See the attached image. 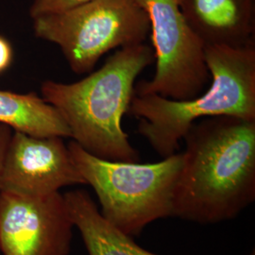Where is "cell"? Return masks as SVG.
Listing matches in <instances>:
<instances>
[{
  "mask_svg": "<svg viewBox=\"0 0 255 255\" xmlns=\"http://www.w3.org/2000/svg\"><path fill=\"white\" fill-rule=\"evenodd\" d=\"M173 217L200 224L235 219L255 201V120L214 117L185 136Z\"/></svg>",
  "mask_w": 255,
  "mask_h": 255,
  "instance_id": "obj_1",
  "label": "cell"
},
{
  "mask_svg": "<svg viewBox=\"0 0 255 255\" xmlns=\"http://www.w3.org/2000/svg\"><path fill=\"white\" fill-rule=\"evenodd\" d=\"M155 61L145 43L119 48L105 64L80 82L46 81L42 98L58 110L71 138L88 153L101 159L137 163L140 155L122 127L141 72Z\"/></svg>",
  "mask_w": 255,
  "mask_h": 255,
  "instance_id": "obj_2",
  "label": "cell"
},
{
  "mask_svg": "<svg viewBox=\"0 0 255 255\" xmlns=\"http://www.w3.org/2000/svg\"><path fill=\"white\" fill-rule=\"evenodd\" d=\"M211 84L203 94L175 101L134 93L128 113L139 119L137 132L166 158L177 153L192 125L214 117L255 120V46H204Z\"/></svg>",
  "mask_w": 255,
  "mask_h": 255,
  "instance_id": "obj_3",
  "label": "cell"
},
{
  "mask_svg": "<svg viewBox=\"0 0 255 255\" xmlns=\"http://www.w3.org/2000/svg\"><path fill=\"white\" fill-rule=\"evenodd\" d=\"M67 147L85 183L96 193L102 217L122 233L136 237L155 220L173 217L182 152L139 164L101 159L73 140Z\"/></svg>",
  "mask_w": 255,
  "mask_h": 255,
  "instance_id": "obj_4",
  "label": "cell"
},
{
  "mask_svg": "<svg viewBox=\"0 0 255 255\" xmlns=\"http://www.w3.org/2000/svg\"><path fill=\"white\" fill-rule=\"evenodd\" d=\"M38 38L60 46L74 73H89L113 49L143 44L150 32L136 0H92L33 19Z\"/></svg>",
  "mask_w": 255,
  "mask_h": 255,
  "instance_id": "obj_5",
  "label": "cell"
},
{
  "mask_svg": "<svg viewBox=\"0 0 255 255\" xmlns=\"http://www.w3.org/2000/svg\"><path fill=\"white\" fill-rule=\"evenodd\" d=\"M149 19L156 69L150 81L134 86L137 94H156L175 101L201 94L211 81L204 45L193 32L180 0H136Z\"/></svg>",
  "mask_w": 255,
  "mask_h": 255,
  "instance_id": "obj_6",
  "label": "cell"
},
{
  "mask_svg": "<svg viewBox=\"0 0 255 255\" xmlns=\"http://www.w3.org/2000/svg\"><path fill=\"white\" fill-rule=\"evenodd\" d=\"M73 228L60 192L43 197L0 192L2 255H68Z\"/></svg>",
  "mask_w": 255,
  "mask_h": 255,
  "instance_id": "obj_7",
  "label": "cell"
},
{
  "mask_svg": "<svg viewBox=\"0 0 255 255\" xmlns=\"http://www.w3.org/2000/svg\"><path fill=\"white\" fill-rule=\"evenodd\" d=\"M77 184L86 183L62 137L11 134L0 170V192L43 197Z\"/></svg>",
  "mask_w": 255,
  "mask_h": 255,
  "instance_id": "obj_8",
  "label": "cell"
},
{
  "mask_svg": "<svg viewBox=\"0 0 255 255\" xmlns=\"http://www.w3.org/2000/svg\"><path fill=\"white\" fill-rule=\"evenodd\" d=\"M193 32L205 46H255V0H180Z\"/></svg>",
  "mask_w": 255,
  "mask_h": 255,
  "instance_id": "obj_9",
  "label": "cell"
},
{
  "mask_svg": "<svg viewBox=\"0 0 255 255\" xmlns=\"http://www.w3.org/2000/svg\"><path fill=\"white\" fill-rule=\"evenodd\" d=\"M74 227L80 231L89 255H159L138 246L131 237L102 217L89 193L82 189L64 195Z\"/></svg>",
  "mask_w": 255,
  "mask_h": 255,
  "instance_id": "obj_10",
  "label": "cell"
},
{
  "mask_svg": "<svg viewBox=\"0 0 255 255\" xmlns=\"http://www.w3.org/2000/svg\"><path fill=\"white\" fill-rule=\"evenodd\" d=\"M0 124L35 137H71L58 110L36 94L0 91Z\"/></svg>",
  "mask_w": 255,
  "mask_h": 255,
  "instance_id": "obj_11",
  "label": "cell"
},
{
  "mask_svg": "<svg viewBox=\"0 0 255 255\" xmlns=\"http://www.w3.org/2000/svg\"><path fill=\"white\" fill-rule=\"evenodd\" d=\"M89 1L92 0H34L29 9V14L31 18L34 19L46 14L61 12Z\"/></svg>",
  "mask_w": 255,
  "mask_h": 255,
  "instance_id": "obj_12",
  "label": "cell"
},
{
  "mask_svg": "<svg viewBox=\"0 0 255 255\" xmlns=\"http://www.w3.org/2000/svg\"><path fill=\"white\" fill-rule=\"evenodd\" d=\"M11 47L9 42L0 36V73L8 68L11 61Z\"/></svg>",
  "mask_w": 255,
  "mask_h": 255,
  "instance_id": "obj_13",
  "label": "cell"
},
{
  "mask_svg": "<svg viewBox=\"0 0 255 255\" xmlns=\"http://www.w3.org/2000/svg\"><path fill=\"white\" fill-rule=\"evenodd\" d=\"M10 137H11L10 128L3 124H0V170L2 167L7 148L9 146Z\"/></svg>",
  "mask_w": 255,
  "mask_h": 255,
  "instance_id": "obj_14",
  "label": "cell"
},
{
  "mask_svg": "<svg viewBox=\"0 0 255 255\" xmlns=\"http://www.w3.org/2000/svg\"><path fill=\"white\" fill-rule=\"evenodd\" d=\"M250 255H255V251H253V253H252Z\"/></svg>",
  "mask_w": 255,
  "mask_h": 255,
  "instance_id": "obj_15",
  "label": "cell"
}]
</instances>
